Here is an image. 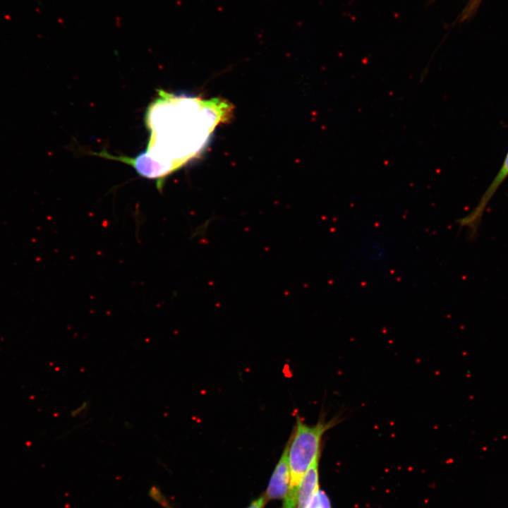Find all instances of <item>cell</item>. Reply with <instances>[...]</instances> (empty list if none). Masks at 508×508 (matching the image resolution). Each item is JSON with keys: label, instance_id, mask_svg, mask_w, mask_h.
I'll list each match as a JSON object with an SVG mask.
<instances>
[{"label": "cell", "instance_id": "cell-10", "mask_svg": "<svg viewBox=\"0 0 508 508\" xmlns=\"http://www.w3.org/2000/svg\"><path fill=\"white\" fill-rule=\"evenodd\" d=\"M479 0H471L469 2L468 6L466 8V9L464 11V14L461 17V20H464L466 18L468 15L472 12V11L474 9V7L478 4Z\"/></svg>", "mask_w": 508, "mask_h": 508}, {"label": "cell", "instance_id": "cell-5", "mask_svg": "<svg viewBox=\"0 0 508 508\" xmlns=\"http://www.w3.org/2000/svg\"><path fill=\"white\" fill-rule=\"evenodd\" d=\"M319 459L308 468L300 483L296 508H308L314 495L319 490Z\"/></svg>", "mask_w": 508, "mask_h": 508}, {"label": "cell", "instance_id": "cell-4", "mask_svg": "<svg viewBox=\"0 0 508 508\" xmlns=\"http://www.w3.org/2000/svg\"><path fill=\"white\" fill-rule=\"evenodd\" d=\"M289 444L284 447L269 482L265 497L270 500H284L290 483V471L288 460Z\"/></svg>", "mask_w": 508, "mask_h": 508}, {"label": "cell", "instance_id": "cell-8", "mask_svg": "<svg viewBox=\"0 0 508 508\" xmlns=\"http://www.w3.org/2000/svg\"><path fill=\"white\" fill-rule=\"evenodd\" d=\"M90 406V401H83L79 406L75 408L71 411V416L73 418H78V416H80L82 415H84L85 413L87 411V409Z\"/></svg>", "mask_w": 508, "mask_h": 508}, {"label": "cell", "instance_id": "cell-2", "mask_svg": "<svg viewBox=\"0 0 508 508\" xmlns=\"http://www.w3.org/2000/svg\"><path fill=\"white\" fill-rule=\"evenodd\" d=\"M340 418L337 416L329 421L320 419L316 424L310 425L297 417L294 430L288 441L290 483L283 500L282 508H296L302 478L314 461L320 459L322 437L340 422Z\"/></svg>", "mask_w": 508, "mask_h": 508}, {"label": "cell", "instance_id": "cell-3", "mask_svg": "<svg viewBox=\"0 0 508 508\" xmlns=\"http://www.w3.org/2000/svg\"><path fill=\"white\" fill-rule=\"evenodd\" d=\"M508 176V153L502 167L494 179L492 183L485 190L476 207L468 214L456 220L460 227H466L469 233V238H475L480 226L484 211L493 195Z\"/></svg>", "mask_w": 508, "mask_h": 508}, {"label": "cell", "instance_id": "cell-7", "mask_svg": "<svg viewBox=\"0 0 508 508\" xmlns=\"http://www.w3.org/2000/svg\"><path fill=\"white\" fill-rule=\"evenodd\" d=\"M149 495L155 502L159 504L162 508H171L169 501L163 495L159 488L156 485H152L149 490Z\"/></svg>", "mask_w": 508, "mask_h": 508}, {"label": "cell", "instance_id": "cell-1", "mask_svg": "<svg viewBox=\"0 0 508 508\" xmlns=\"http://www.w3.org/2000/svg\"><path fill=\"white\" fill-rule=\"evenodd\" d=\"M229 109L219 101L158 90L145 113V122L150 133L145 150L135 157L105 151L95 155L131 165L140 176L156 181L161 189L169 175L202 150L215 126L226 119Z\"/></svg>", "mask_w": 508, "mask_h": 508}, {"label": "cell", "instance_id": "cell-6", "mask_svg": "<svg viewBox=\"0 0 508 508\" xmlns=\"http://www.w3.org/2000/svg\"><path fill=\"white\" fill-rule=\"evenodd\" d=\"M308 508H332V505L327 494L319 489L313 497Z\"/></svg>", "mask_w": 508, "mask_h": 508}, {"label": "cell", "instance_id": "cell-9", "mask_svg": "<svg viewBox=\"0 0 508 508\" xmlns=\"http://www.w3.org/2000/svg\"><path fill=\"white\" fill-rule=\"evenodd\" d=\"M267 502L265 495H262L253 500L247 508H263Z\"/></svg>", "mask_w": 508, "mask_h": 508}]
</instances>
